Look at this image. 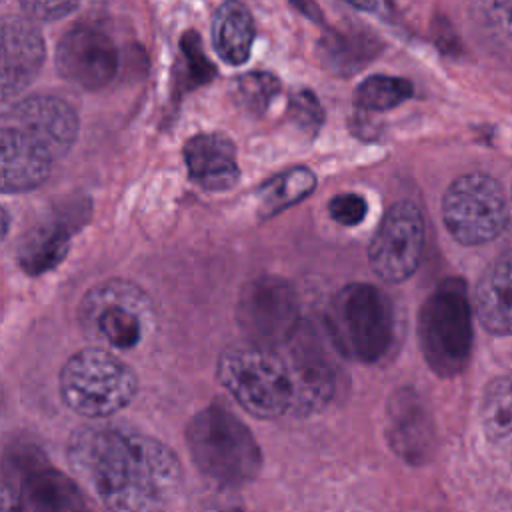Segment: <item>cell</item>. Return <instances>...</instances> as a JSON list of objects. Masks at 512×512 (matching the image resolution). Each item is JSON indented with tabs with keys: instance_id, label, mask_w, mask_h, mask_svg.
<instances>
[{
	"instance_id": "ac0fdd59",
	"label": "cell",
	"mask_w": 512,
	"mask_h": 512,
	"mask_svg": "<svg viewBox=\"0 0 512 512\" xmlns=\"http://www.w3.org/2000/svg\"><path fill=\"white\" fill-rule=\"evenodd\" d=\"M474 310L488 332L512 334V250L500 254L480 276Z\"/></svg>"
},
{
	"instance_id": "7c38bea8",
	"label": "cell",
	"mask_w": 512,
	"mask_h": 512,
	"mask_svg": "<svg viewBox=\"0 0 512 512\" xmlns=\"http://www.w3.org/2000/svg\"><path fill=\"white\" fill-rule=\"evenodd\" d=\"M44 56V38L28 18H0V114L12 112L18 96L40 72Z\"/></svg>"
},
{
	"instance_id": "484cf974",
	"label": "cell",
	"mask_w": 512,
	"mask_h": 512,
	"mask_svg": "<svg viewBox=\"0 0 512 512\" xmlns=\"http://www.w3.org/2000/svg\"><path fill=\"white\" fill-rule=\"evenodd\" d=\"M184 60V88H196L214 78L216 70L202 50V40L194 30H188L180 40Z\"/></svg>"
},
{
	"instance_id": "30bf717a",
	"label": "cell",
	"mask_w": 512,
	"mask_h": 512,
	"mask_svg": "<svg viewBox=\"0 0 512 512\" xmlns=\"http://www.w3.org/2000/svg\"><path fill=\"white\" fill-rule=\"evenodd\" d=\"M4 470L26 512H88L76 478L50 464L34 446L14 448Z\"/></svg>"
},
{
	"instance_id": "2e32d148",
	"label": "cell",
	"mask_w": 512,
	"mask_h": 512,
	"mask_svg": "<svg viewBox=\"0 0 512 512\" xmlns=\"http://www.w3.org/2000/svg\"><path fill=\"white\" fill-rule=\"evenodd\" d=\"M52 158L20 128H0V192H28L50 174Z\"/></svg>"
},
{
	"instance_id": "f1b7e54d",
	"label": "cell",
	"mask_w": 512,
	"mask_h": 512,
	"mask_svg": "<svg viewBox=\"0 0 512 512\" xmlns=\"http://www.w3.org/2000/svg\"><path fill=\"white\" fill-rule=\"evenodd\" d=\"M22 10L36 20H58L70 14L80 0H18Z\"/></svg>"
},
{
	"instance_id": "e0dca14e",
	"label": "cell",
	"mask_w": 512,
	"mask_h": 512,
	"mask_svg": "<svg viewBox=\"0 0 512 512\" xmlns=\"http://www.w3.org/2000/svg\"><path fill=\"white\" fill-rule=\"evenodd\" d=\"M184 160L190 178L204 190L222 192L238 182L234 142L218 132L198 134L184 146Z\"/></svg>"
},
{
	"instance_id": "83f0119b",
	"label": "cell",
	"mask_w": 512,
	"mask_h": 512,
	"mask_svg": "<svg viewBox=\"0 0 512 512\" xmlns=\"http://www.w3.org/2000/svg\"><path fill=\"white\" fill-rule=\"evenodd\" d=\"M366 200L360 194L354 192H344V194H336L330 204H328V212L330 216L342 224V226H356L364 220L366 216Z\"/></svg>"
},
{
	"instance_id": "9c48e42d",
	"label": "cell",
	"mask_w": 512,
	"mask_h": 512,
	"mask_svg": "<svg viewBox=\"0 0 512 512\" xmlns=\"http://www.w3.org/2000/svg\"><path fill=\"white\" fill-rule=\"evenodd\" d=\"M236 320L250 344L278 348L298 332V298L290 282L280 276L250 280L238 298Z\"/></svg>"
},
{
	"instance_id": "ffe728a7",
	"label": "cell",
	"mask_w": 512,
	"mask_h": 512,
	"mask_svg": "<svg viewBox=\"0 0 512 512\" xmlns=\"http://www.w3.org/2000/svg\"><path fill=\"white\" fill-rule=\"evenodd\" d=\"M320 54L328 68L352 74L378 54V40L362 32H332L320 42Z\"/></svg>"
},
{
	"instance_id": "9a60e30c",
	"label": "cell",
	"mask_w": 512,
	"mask_h": 512,
	"mask_svg": "<svg viewBox=\"0 0 512 512\" xmlns=\"http://www.w3.org/2000/svg\"><path fill=\"white\" fill-rule=\"evenodd\" d=\"M390 446L408 462L422 464L434 448V426L420 398L410 390H400L390 398L386 410Z\"/></svg>"
},
{
	"instance_id": "d4e9b609",
	"label": "cell",
	"mask_w": 512,
	"mask_h": 512,
	"mask_svg": "<svg viewBox=\"0 0 512 512\" xmlns=\"http://www.w3.org/2000/svg\"><path fill=\"white\" fill-rule=\"evenodd\" d=\"M280 92V82L268 72H250L238 78L236 98L250 114H262Z\"/></svg>"
},
{
	"instance_id": "603a6c76",
	"label": "cell",
	"mask_w": 512,
	"mask_h": 512,
	"mask_svg": "<svg viewBox=\"0 0 512 512\" xmlns=\"http://www.w3.org/2000/svg\"><path fill=\"white\" fill-rule=\"evenodd\" d=\"M412 96V84L404 78L376 74L366 78L354 92V104L360 110L382 112L390 110Z\"/></svg>"
},
{
	"instance_id": "4dcf8cb0",
	"label": "cell",
	"mask_w": 512,
	"mask_h": 512,
	"mask_svg": "<svg viewBox=\"0 0 512 512\" xmlns=\"http://www.w3.org/2000/svg\"><path fill=\"white\" fill-rule=\"evenodd\" d=\"M290 4L292 6H296L304 16H308L310 20H316V22H320L322 18V12H320V8L316 6V2L314 0H290Z\"/></svg>"
},
{
	"instance_id": "8992f818",
	"label": "cell",
	"mask_w": 512,
	"mask_h": 512,
	"mask_svg": "<svg viewBox=\"0 0 512 512\" xmlns=\"http://www.w3.org/2000/svg\"><path fill=\"white\" fill-rule=\"evenodd\" d=\"M78 322L88 340L116 350L138 346L152 324L146 292L124 278L94 284L78 306Z\"/></svg>"
},
{
	"instance_id": "5b68a950",
	"label": "cell",
	"mask_w": 512,
	"mask_h": 512,
	"mask_svg": "<svg viewBox=\"0 0 512 512\" xmlns=\"http://www.w3.org/2000/svg\"><path fill=\"white\" fill-rule=\"evenodd\" d=\"M418 338L432 372L448 378L464 370L472 350V312L468 290L460 278L444 280L424 300Z\"/></svg>"
},
{
	"instance_id": "52a82bcc",
	"label": "cell",
	"mask_w": 512,
	"mask_h": 512,
	"mask_svg": "<svg viewBox=\"0 0 512 512\" xmlns=\"http://www.w3.org/2000/svg\"><path fill=\"white\" fill-rule=\"evenodd\" d=\"M328 324L342 354L380 360L392 342V310L382 290L372 284H348L332 300Z\"/></svg>"
},
{
	"instance_id": "7a4b0ae2",
	"label": "cell",
	"mask_w": 512,
	"mask_h": 512,
	"mask_svg": "<svg viewBox=\"0 0 512 512\" xmlns=\"http://www.w3.org/2000/svg\"><path fill=\"white\" fill-rule=\"evenodd\" d=\"M220 384L256 418L308 414L328 402L334 376L310 344L286 342L278 348L242 344L220 354Z\"/></svg>"
},
{
	"instance_id": "8fae6325",
	"label": "cell",
	"mask_w": 512,
	"mask_h": 512,
	"mask_svg": "<svg viewBox=\"0 0 512 512\" xmlns=\"http://www.w3.org/2000/svg\"><path fill=\"white\" fill-rule=\"evenodd\" d=\"M422 250L424 220L418 206L406 200L396 202L372 238L368 250L372 270L388 282H402L416 272Z\"/></svg>"
},
{
	"instance_id": "3957f363",
	"label": "cell",
	"mask_w": 512,
	"mask_h": 512,
	"mask_svg": "<svg viewBox=\"0 0 512 512\" xmlns=\"http://www.w3.org/2000/svg\"><path fill=\"white\" fill-rule=\"evenodd\" d=\"M186 444L198 470L224 486L250 482L262 466L252 432L220 404L206 406L188 422Z\"/></svg>"
},
{
	"instance_id": "ba28073f",
	"label": "cell",
	"mask_w": 512,
	"mask_h": 512,
	"mask_svg": "<svg viewBox=\"0 0 512 512\" xmlns=\"http://www.w3.org/2000/svg\"><path fill=\"white\" fill-rule=\"evenodd\" d=\"M442 216L460 244L476 246L494 240L508 222V206L500 182L488 174L456 178L444 194Z\"/></svg>"
},
{
	"instance_id": "277c9868",
	"label": "cell",
	"mask_w": 512,
	"mask_h": 512,
	"mask_svg": "<svg viewBox=\"0 0 512 512\" xmlns=\"http://www.w3.org/2000/svg\"><path fill=\"white\" fill-rule=\"evenodd\" d=\"M138 390L136 372L104 346H88L72 354L60 370L64 404L92 420L126 408Z\"/></svg>"
},
{
	"instance_id": "d6986e66",
	"label": "cell",
	"mask_w": 512,
	"mask_h": 512,
	"mask_svg": "<svg viewBox=\"0 0 512 512\" xmlns=\"http://www.w3.org/2000/svg\"><path fill=\"white\" fill-rule=\"evenodd\" d=\"M254 42V20L238 0H226L212 20V44L218 56L232 66L244 64Z\"/></svg>"
},
{
	"instance_id": "4fadbf2b",
	"label": "cell",
	"mask_w": 512,
	"mask_h": 512,
	"mask_svg": "<svg viewBox=\"0 0 512 512\" xmlns=\"http://www.w3.org/2000/svg\"><path fill=\"white\" fill-rule=\"evenodd\" d=\"M118 68L114 42L98 28L78 24L70 28L56 48L58 74L82 90L106 86Z\"/></svg>"
},
{
	"instance_id": "6da1fadb",
	"label": "cell",
	"mask_w": 512,
	"mask_h": 512,
	"mask_svg": "<svg viewBox=\"0 0 512 512\" xmlns=\"http://www.w3.org/2000/svg\"><path fill=\"white\" fill-rule=\"evenodd\" d=\"M66 460L110 512H164L182 486V466L160 440L130 426L90 424L66 444Z\"/></svg>"
},
{
	"instance_id": "7402d4cb",
	"label": "cell",
	"mask_w": 512,
	"mask_h": 512,
	"mask_svg": "<svg viewBox=\"0 0 512 512\" xmlns=\"http://www.w3.org/2000/svg\"><path fill=\"white\" fill-rule=\"evenodd\" d=\"M482 424L494 444L502 448L512 446V378L502 376L486 386Z\"/></svg>"
},
{
	"instance_id": "1f68e13d",
	"label": "cell",
	"mask_w": 512,
	"mask_h": 512,
	"mask_svg": "<svg viewBox=\"0 0 512 512\" xmlns=\"http://www.w3.org/2000/svg\"><path fill=\"white\" fill-rule=\"evenodd\" d=\"M346 2L360 10H368V12H374L378 8V0H346Z\"/></svg>"
},
{
	"instance_id": "cb8c5ba5",
	"label": "cell",
	"mask_w": 512,
	"mask_h": 512,
	"mask_svg": "<svg viewBox=\"0 0 512 512\" xmlns=\"http://www.w3.org/2000/svg\"><path fill=\"white\" fill-rule=\"evenodd\" d=\"M66 246V230L44 228L30 236L28 244L20 254V262L30 274H40L64 258Z\"/></svg>"
},
{
	"instance_id": "f546056e",
	"label": "cell",
	"mask_w": 512,
	"mask_h": 512,
	"mask_svg": "<svg viewBox=\"0 0 512 512\" xmlns=\"http://www.w3.org/2000/svg\"><path fill=\"white\" fill-rule=\"evenodd\" d=\"M0 512H26L22 500L8 482H0Z\"/></svg>"
},
{
	"instance_id": "4316f807",
	"label": "cell",
	"mask_w": 512,
	"mask_h": 512,
	"mask_svg": "<svg viewBox=\"0 0 512 512\" xmlns=\"http://www.w3.org/2000/svg\"><path fill=\"white\" fill-rule=\"evenodd\" d=\"M288 116H290L292 124H296V128H300L302 132H308V134H316V130L320 128V124L324 120L320 102L308 90H298L290 96Z\"/></svg>"
},
{
	"instance_id": "44dd1931",
	"label": "cell",
	"mask_w": 512,
	"mask_h": 512,
	"mask_svg": "<svg viewBox=\"0 0 512 512\" xmlns=\"http://www.w3.org/2000/svg\"><path fill=\"white\" fill-rule=\"evenodd\" d=\"M316 186V178L308 168H290L258 190V212L262 218H270L276 212L300 202Z\"/></svg>"
},
{
	"instance_id": "d6a6232c",
	"label": "cell",
	"mask_w": 512,
	"mask_h": 512,
	"mask_svg": "<svg viewBox=\"0 0 512 512\" xmlns=\"http://www.w3.org/2000/svg\"><path fill=\"white\" fill-rule=\"evenodd\" d=\"M8 228H10V218H8L6 210L0 206V240H4V238H6Z\"/></svg>"
},
{
	"instance_id": "5bb4252c",
	"label": "cell",
	"mask_w": 512,
	"mask_h": 512,
	"mask_svg": "<svg viewBox=\"0 0 512 512\" xmlns=\"http://www.w3.org/2000/svg\"><path fill=\"white\" fill-rule=\"evenodd\" d=\"M12 116L40 148L54 160L64 156L78 134V116L74 108L58 96H28L14 104Z\"/></svg>"
}]
</instances>
